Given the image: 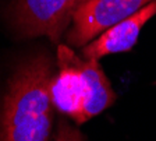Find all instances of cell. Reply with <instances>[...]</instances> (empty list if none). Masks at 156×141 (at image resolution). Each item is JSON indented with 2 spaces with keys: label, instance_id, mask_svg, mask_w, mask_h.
Here are the masks:
<instances>
[{
  "label": "cell",
  "instance_id": "1",
  "mask_svg": "<svg viewBox=\"0 0 156 141\" xmlns=\"http://www.w3.org/2000/svg\"><path fill=\"white\" fill-rule=\"evenodd\" d=\"M53 76L46 55L35 56L17 70L0 103V141H49Z\"/></svg>",
  "mask_w": 156,
  "mask_h": 141
},
{
  "label": "cell",
  "instance_id": "2",
  "mask_svg": "<svg viewBox=\"0 0 156 141\" xmlns=\"http://www.w3.org/2000/svg\"><path fill=\"white\" fill-rule=\"evenodd\" d=\"M57 70L50 82V99L58 112L82 125L116 99L98 60L80 59L70 48L57 49Z\"/></svg>",
  "mask_w": 156,
  "mask_h": 141
},
{
  "label": "cell",
  "instance_id": "3",
  "mask_svg": "<svg viewBox=\"0 0 156 141\" xmlns=\"http://www.w3.org/2000/svg\"><path fill=\"white\" fill-rule=\"evenodd\" d=\"M88 0H16L14 21L28 36L45 35L52 42L62 38L77 10Z\"/></svg>",
  "mask_w": 156,
  "mask_h": 141
},
{
  "label": "cell",
  "instance_id": "4",
  "mask_svg": "<svg viewBox=\"0 0 156 141\" xmlns=\"http://www.w3.org/2000/svg\"><path fill=\"white\" fill-rule=\"evenodd\" d=\"M156 0H88L73 17L67 41L73 46H84L96 35L128 18Z\"/></svg>",
  "mask_w": 156,
  "mask_h": 141
},
{
  "label": "cell",
  "instance_id": "5",
  "mask_svg": "<svg viewBox=\"0 0 156 141\" xmlns=\"http://www.w3.org/2000/svg\"><path fill=\"white\" fill-rule=\"evenodd\" d=\"M153 16H156V2L149 3L128 18L103 31L98 39L92 41L82 49L84 59L99 60L107 55L128 52L136 43L144 25Z\"/></svg>",
  "mask_w": 156,
  "mask_h": 141
},
{
  "label": "cell",
  "instance_id": "6",
  "mask_svg": "<svg viewBox=\"0 0 156 141\" xmlns=\"http://www.w3.org/2000/svg\"><path fill=\"white\" fill-rule=\"evenodd\" d=\"M55 141H85L78 128L70 126L66 120H60Z\"/></svg>",
  "mask_w": 156,
  "mask_h": 141
}]
</instances>
